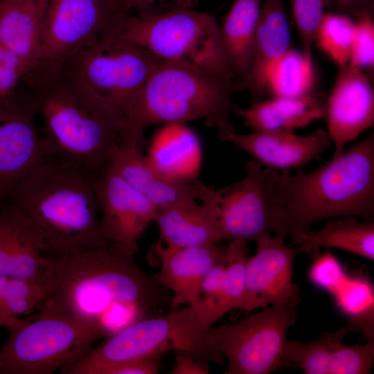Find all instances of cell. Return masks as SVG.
<instances>
[{"label":"cell","mask_w":374,"mask_h":374,"mask_svg":"<svg viewBox=\"0 0 374 374\" xmlns=\"http://www.w3.org/2000/svg\"><path fill=\"white\" fill-rule=\"evenodd\" d=\"M292 15L304 57L312 61V49L328 0H290Z\"/></svg>","instance_id":"1f68e13d"},{"label":"cell","mask_w":374,"mask_h":374,"mask_svg":"<svg viewBox=\"0 0 374 374\" xmlns=\"http://www.w3.org/2000/svg\"><path fill=\"white\" fill-rule=\"evenodd\" d=\"M325 116L328 133L339 154L346 145L374 125V91L370 77L349 63L339 67Z\"/></svg>","instance_id":"2e32d148"},{"label":"cell","mask_w":374,"mask_h":374,"mask_svg":"<svg viewBox=\"0 0 374 374\" xmlns=\"http://www.w3.org/2000/svg\"><path fill=\"white\" fill-rule=\"evenodd\" d=\"M25 1H29V0H0L2 3H20Z\"/></svg>","instance_id":"b9f144b4"},{"label":"cell","mask_w":374,"mask_h":374,"mask_svg":"<svg viewBox=\"0 0 374 374\" xmlns=\"http://www.w3.org/2000/svg\"><path fill=\"white\" fill-rule=\"evenodd\" d=\"M159 60L139 44L106 34L62 64L78 82L125 119Z\"/></svg>","instance_id":"9c48e42d"},{"label":"cell","mask_w":374,"mask_h":374,"mask_svg":"<svg viewBox=\"0 0 374 374\" xmlns=\"http://www.w3.org/2000/svg\"><path fill=\"white\" fill-rule=\"evenodd\" d=\"M134 254L110 243L48 255V294L37 310L71 314L99 326L108 337L144 319L150 310L171 305L166 289L139 267Z\"/></svg>","instance_id":"6da1fadb"},{"label":"cell","mask_w":374,"mask_h":374,"mask_svg":"<svg viewBox=\"0 0 374 374\" xmlns=\"http://www.w3.org/2000/svg\"><path fill=\"white\" fill-rule=\"evenodd\" d=\"M351 66L369 73L374 69V22L366 17L357 19L348 62Z\"/></svg>","instance_id":"d6a6232c"},{"label":"cell","mask_w":374,"mask_h":374,"mask_svg":"<svg viewBox=\"0 0 374 374\" xmlns=\"http://www.w3.org/2000/svg\"><path fill=\"white\" fill-rule=\"evenodd\" d=\"M349 333L342 327L324 332L309 342L287 341L283 369H301L305 374H368L374 360V339L363 345H346Z\"/></svg>","instance_id":"e0dca14e"},{"label":"cell","mask_w":374,"mask_h":374,"mask_svg":"<svg viewBox=\"0 0 374 374\" xmlns=\"http://www.w3.org/2000/svg\"><path fill=\"white\" fill-rule=\"evenodd\" d=\"M344 275L339 262L330 252L315 260L309 271L310 279L315 285L331 292Z\"/></svg>","instance_id":"d590c367"},{"label":"cell","mask_w":374,"mask_h":374,"mask_svg":"<svg viewBox=\"0 0 374 374\" xmlns=\"http://www.w3.org/2000/svg\"><path fill=\"white\" fill-rule=\"evenodd\" d=\"M48 256L43 238L21 213L0 208V275L46 283Z\"/></svg>","instance_id":"44dd1931"},{"label":"cell","mask_w":374,"mask_h":374,"mask_svg":"<svg viewBox=\"0 0 374 374\" xmlns=\"http://www.w3.org/2000/svg\"><path fill=\"white\" fill-rule=\"evenodd\" d=\"M245 171L241 180L213 188L223 241H256L272 232L264 168L255 160L249 161Z\"/></svg>","instance_id":"5bb4252c"},{"label":"cell","mask_w":374,"mask_h":374,"mask_svg":"<svg viewBox=\"0 0 374 374\" xmlns=\"http://www.w3.org/2000/svg\"><path fill=\"white\" fill-rule=\"evenodd\" d=\"M355 21L335 12L325 13L317 29L314 43L339 67L349 62Z\"/></svg>","instance_id":"4dcf8cb0"},{"label":"cell","mask_w":374,"mask_h":374,"mask_svg":"<svg viewBox=\"0 0 374 374\" xmlns=\"http://www.w3.org/2000/svg\"><path fill=\"white\" fill-rule=\"evenodd\" d=\"M168 350L160 348L134 359L109 364L98 368L95 374H156L159 372L161 358Z\"/></svg>","instance_id":"836d02e7"},{"label":"cell","mask_w":374,"mask_h":374,"mask_svg":"<svg viewBox=\"0 0 374 374\" xmlns=\"http://www.w3.org/2000/svg\"><path fill=\"white\" fill-rule=\"evenodd\" d=\"M26 75L19 58L0 42V97L14 95L19 80Z\"/></svg>","instance_id":"e575fe53"},{"label":"cell","mask_w":374,"mask_h":374,"mask_svg":"<svg viewBox=\"0 0 374 374\" xmlns=\"http://www.w3.org/2000/svg\"><path fill=\"white\" fill-rule=\"evenodd\" d=\"M95 191L106 240L136 253L138 241L154 221L157 208L110 166L96 177Z\"/></svg>","instance_id":"9a60e30c"},{"label":"cell","mask_w":374,"mask_h":374,"mask_svg":"<svg viewBox=\"0 0 374 374\" xmlns=\"http://www.w3.org/2000/svg\"><path fill=\"white\" fill-rule=\"evenodd\" d=\"M30 96L0 97V197L48 158Z\"/></svg>","instance_id":"7c38bea8"},{"label":"cell","mask_w":374,"mask_h":374,"mask_svg":"<svg viewBox=\"0 0 374 374\" xmlns=\"http://www.w3.org/2000/svg\"><path fill=\"white\" fill-rule=\"evenodd\" d=\"M301 252L320 247L335 248L374 260V222H359L355 217L329 221L317 231L310 228L289 235Z\"/></svg>","instance_id":"4316f807"},{"label":"cell","mask_w":374,"mask_h":374,"mask_svg":"<svg viewBox=\"0 0 374 374\" xmlns=\"http://www.w3.org/2000/svg\"><path fill=\"white\" fill-rule=\"evenodd\" d=\"M274 235L284 238L339 217L374 219V134L310 172L264 168Z\"/></svg>","instance_id":"7a4b0ae2"},{"label":"cell","mask_w":374,"mask_h":374,"mask_svg":"<svg viewBox=\"0 0 374 374\" xmlns=\"http://www.w3.org/2000/svg\"><path fill=\"white\" fill-rule=\"evenodd\" d=\"M328 7L333 12L357 19L373 17L374 0H328Z\"/></svg>","instance_id":"8d00e7d4"},{"label":"cell","mask_w":374,"mask_h":374,"mask_svg":"<svg viewBox=\"0 0 374 374\" xmlns=\"http://www.w3.org/2000/svg\"><path fill=\"white\" fill-rule=\"evenodd\" d=\"M107 34L126 39L163 60L184 62L226 79H236L220 26L211 15L175 7L159 12L127 14Z\"/></svg>","instance_id":"8992f818"},{"label":"cell","mask_w":374,"mask_h":374,"mask_svg":"<svg viewBox=\"0 0 374 374\" xmlns=\"http://www.w3.org/2000/svg\"><path fill=\"white\" fill-rule=\"evenodd\" d=\"M225 249L219 244L175 248L158 240L153 244L152 252L159 265L154 276L172 293L170 310L183 305L197 310L202 283Z\"/></svg>","instance_id":"ac0fdd59"},{"label":"cell","mask_w":374,"mask_h":374,"mask_svg":"<svg viewBox=\"0 0 374 374\" xmlns=\"http://www.w3.org/2000/svg\"><path fill=\"white\" fill-rule=\"evenodd\" d=\"M314 84L312 61L290 48L272 64L267 89L273 97L296 98L312 92Z\"/></svg>","instance_id":"f1b7e54d"},{"label":"cell","mask_w":374,"mask_h":374,"mask_svg":"<svg viewBox=\"0 0 374 374\" xmlns=\"http://www.w3.org/2000/svg\"><path fill=\"white\" fill-rule=\"evenodd\" d=\"M244 83L226 79L184 62L159 60L125 119L121 143L141 146L143 130L153 125L202 119L217 129L219 140L234 130L231 98Z\"/></svg>","instance_id":"5b68a950"},{"label":"cell","mask_w":374,"mask_h":374,"mask_svg":"<svg viewBox=\"0 0 374 374\" xmlns=\"http://www.w3.org/2000/svg\"><path fill=\"white\" fill-rule=\"evenodd\" d=\"M300 301L280 303L237 321L211 327L206 346L224 374H268L283 369L287 332L297 318Z\"/></svg>","instance_id":"30bf717a"},{"label":"cell","mask_w":374,"mask_h":374,"mask_svg":"<svg viewBox=\"0 0 374 374\" xmlns=\"http://www.w3.org/2000/svg\"><path fill=\"white\" fill-rule=\"evenodd\" d=\"M48 294L46 283L21 278H9L0 301V326L10 319L21 317L38 309Z\"/></svg>","instance_id":"f546056e"},{"label":"cell","mask_w":374,"mask_h":374,"mask_svg":"<svg viewBox=\"0 0 374 374\" xmlns=\"http://www.w3.org/2000/svg\"><path fill=\"white\" fill-rule=\"evenodd\" d=\"M0 349V374H51L83 357L98 339L99 326L71 314L45 309L9 319Z\"/></svg>","instance_id":"52a82bcc"},{"label":"cell","mask_w":374,"mask_h":374,"mask_svg":"<svg viewBox=\"0 0 374 374\" xmlns=\"http://www.w3.org/2000/svg\"><path fill=\"white\" fill-rule=\"evenodd\" d=\"M44 3L45 0L0 1V42L19 58L26 75L41 62Z\"/></svg>","instance_id":"484cf974"},{"label":"cell","mask_w":374,"mask_h":374,"mask_svg":"<svg viewBox=\"0 0 374 374\" xmlns=\"http://www.w3.org/2000/svg\"><path fill=\"white\" fill-rule=\"evenodd\" d=\"M130 10L115 0H45L38 66L62 64L106 35Z\"/></svg>","instance_id":"8fae6325"},{"label":"cell","mask_w":374,"mask_h":374,"mask_svg":"<svg viewBox=\"0 0 374 374\" xmlns=\"http://www.w3.org/2000/svg\"><path fill=\"white\" fill-rule=\"evenodd\" d=\"M166 1L175 7L194 8L199 0H132V7L139 10V12H150L157 3Z\"/></svg>","instance_id":"f35d334b"},{"label":"cell","mask_w":374,"mask_h":374,"mask_svg":"<svg viewBox=\"0 0 374 374\" xmlns=\"http://www.w3.org/2000/svg\"><path fill=\"white\" fill-rule=\"evenodd\" d=\"M208 330L192 308L172 309L163 315L142 319L106 337L101 344L61 373L95 374L103 366L134 359L160 348L187 352L209 368V363L217 361L206 344Z\"/></svg>","instance_id":"ba28073f"},{"label":"cell","mask_w":374,"mask_h":374,"mask_svg":"<svg viewBox=\"0 0 374 374\" xmlns=\"http://www.w3.org/2000/svg\"><path fill=\"white\" fill-rule=\"evenodd\" d=\"M111 166L157 209L187 199H198L202 182L197 179L183 181L167 177L143 156L137 145H117L112 153Z\"/></svg>","instance_id":"7402d4cb"},{"label":"cell","mask_w":374,"mask_h":374,"mask_svg":"<svg viewBox=\"0 0 374 374\" xmlns=\"http://www.w3.org/2000/svg\"><path fill=\"white\" fill-rule=\"evenodd\" d=\"M96 175L48 158L4 196L41 234L47 255L101 248L105 238L95 191Z\"/></svg>","instance_id":"277c9868"},{"label":"cell","mask_w":374,"mask_h":374,"mask_svg":"<svg viewBox=\"0 0 374 374\" xmlns=\"http://www.w3.org/2000/svg\"><path fill=\"white\" fill-rule=\"evenodd\" d=\"M327 96L311 92L296 98L273 97L248 108L232 105L231 113L254 132L292 131L325 116Z\"/></svg>","instance_id":"cb8c5ba5"},{"label":"cell","mask_w":374,"mask_h":374,"mask_svg":"<svg viewBox=\"0 0 374 374\" xmlns=\"http://www.w3.org/2000/svg\"><path fill=\"white\" fill-rule=\"evenodd\" d=\"M125 6H126L127 7H128L130 9H132V0H115Z\"/></svg>","instance_id":"60d3db41"},{"label":"cell","mask_w":374,"mask_h":374,"mask_svg":"<svg viewBox=\"0 0 374 374\" xmlns=\"http://www.w3.org/2000/svg\"><path fill=\"white\" fill-rule=\"evenodd\" d=\"M48 158L71 162L98 176L122 142L125 118L60 64L38 66L24 77Z\"/></svg>","instance_id":"3957f363"},{"label":"cell","mask_w":374,"mask_h":374,"mask_svg":"<svg viewBox=\"0 0 374 374\" xmlns=\"http://www.w3.org/2000/svg\"><path fill=\"white\" fill-rule=\"evenodd\" d=\"M220 140L244 150L262 166L281 171L301 168L319 159L332 143L328 132L323 129L305 136L292 131L240 134L233 130Z\"/></svg>","instance_id":"d6986e66"},{"label":"cell","mask_w":374,"mask_h":374,"mask_svg":"<svg viewBox=\"0 0 374 374\" xmlns=\"http://www.w3.org/2000/svg\"><path fill=\"white\" fill-rule=\"evenodd\" d=\"M257 249L245 265L244 292L240 310L246 313L287 301H301L299 287L292 280L293 265L301 252L284 238L267 234L255 241Z\"/></svg>","instance_id":"4fadbf2b"},{"label":"cell","mask_w":374,"mask_h":374,"mask_svg":"<svg viewBox=\"0 0 374 374\" xmlns=\"http://www.w3.org/2000/svg\"><path fill=\"white\" fill-rule=\"evenodd\" d=\"M146 158L168 177L197 179L202 162L199 138L185 123L163 125L153 136Z\"/></svg>","instance_id":"d4e9b609"},{"label":"cell","mask_w":374,"mask_h":374,"mask_svg":"<svg viewBox=\"0 0 374 374\" xmlns=\"http://www.w3.org/2000/svg\"><path fill=\"white\" fill-rule=\"evenodd\" d=\"M284 0H263L244 80L251 104L263 100L272 64L290 48Z\"/></svg>","instance_id":"603a6c76"},{"label":"cell","mask_w":374,"mask_h":374,"mask_svg":"<svg viewBox=\"0 0 374 374\" xmlns=\"http://www.w3.org/2000/svg\"><path fill=\"white\" fill-rule=\"evenodd\" d=\"M171 374H208L209 368L201 364L190 353L177 351Z\"/></svg>","instance_id":"74e56055"},{"label":"cell","mask_w":374,"mask_h":374,"mask_svg":"<svg viewBox=\"0 0 374 374\" xmlns=\"http://www.w3.org/2000/svg\"><path fill=\"white\" fill-rule=\"evenodd\" d=\"M261 0H235L220 26L222 37L236 78H246Z\"/></svg>","instance_id":"83f0119b"},{"label":"cell","mask_w":374,"mask_h":374,"mask_svg":"<svg viewBox=\"0 0 374 374\" xmlns=\"http://www.w3.org/2000/svg\"><path fill=\"white\" fill-rule=\"evenodd\" d=\"M8 278L7 276L0 275V301L3 296Z\"/></svg>","instance_id":"ab89813d"},{"label":"cell","mask_w":374,"mask_h":374,"mask_svg":"<svg viewBox=\"0 0 374 374\" xmlns=\"http://www.w3.org/2000/svg\"><path fill=\"white\" fill-rule=\"evenodd\" d=\"M213 187L202 184L198 199L190 198L158 208L154 219L163 244L175 248L223 242Z\"/></svg>","instance_id":"ffe728a7"}]
</instances>
